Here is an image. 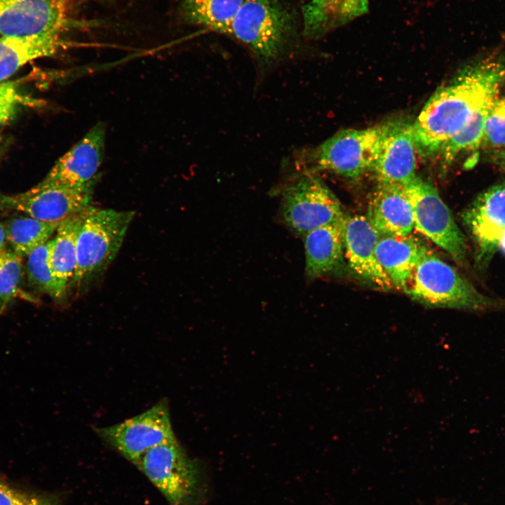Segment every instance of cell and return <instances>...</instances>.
Listing matches in <instances>:
<instances>
[{
	"label": "cell",
	"instance_id": "obj_20",
	"mask_svg": "<svg viewBox=\"0 0 505 505\" xmlns=\"http://www.w3.org/2000/svg\"><path fill=\"white\" fill-rule=\"evenodd\" d=\"M84 211L62 221L51 239L48 262L60 301L71 286L76 266V238Z\"/></svg>",
	"mask_w": 505,
	"mask_h": 505
},
{
	"label": "cell",
	"instance_id": "obj_19",
	"mask_svg": "<svg viewBox=\"0 0 505 505\" xmlns=\"http://www.w3.org/2000/svg\"><path fill=\"white\" fill-rule=\"evenodd\" d=\"M62 34L0 38V83L27 62L52 56L66 46Z\"/></svg>",
	"mask_w": 505,
	"mask_h": 505
},
{
	"label": "cell",
	"instance_id": "obj_3",
	"mask_svg": "<svg viewBox=\"0 0 505 505\" xmlns=\"http://www.w3.org/2000/svg\"><path fill=\"white\" fill-rule=\"evenodd\" d=\"M425 306L484 311L496 303L480 293L451 265L427 247L420 256L403 290Z\"/></svg>",
	"mask_w": 505,
	"mask_h": 505
},
{
	"label": "cell",
	"instance_id": "obj_14",
	"mask_svg": "<svg viewBox=\"0 0 505 505\" xmlns=\"http://www.w3.org/2000/svg\"><path fill=\"white\" fill-rule=\"evenodd\" d=\"M413 123L394 120L385 123L373 172L378 182L408 186L416 177Z\"/></svg>",
	"mask_w": 505,
	"mask_h": 505
},
{
	"label": "cell",
	"instance_id": "obj_26",
	"mask_svg": "<svg viewBox=\"0 0 505 505\" xmlns=\"http://www.w3.org/2000/svg\"><path fill=\"white\" fill-rule=\"evenodd\" d=\"M23 276L22 257L11 250L0 252V315L17 296Z\"/></svg>",
	"mask_w": 505,
	"mask_h": 505
},
{
	"label": "cell",
	"instance_id": "obj_10",
	"mask_svg": "<svg viewBox=\"0 0 505 505\" xmlns=\"http://www.w3.org/2000/svg\"><path fill=\"white\" fill-rule=\"evenodd\" d=\"M91 193L39 182L28 191L17 194H0V211H17L46 222H61L81 213L92 203Z\"/></svg>",
	"mask_w": 505,
	"mask_h": 505
},
{
	"label": "cell",
	"instance_id": "obj_5",
	"mask_svg": "<svg viewBox=\"0 0 505 505\" xmlns=\"http://www.w3.org/2000/svg\"><path fill=\"white\" fill-rule=\"evenodd\" d=\"M135 212L100 209L84 211L76 238V266L71 286H79L105 271L119 251Z\"/></svg>",
	"mask_w": 505,
	"mask_h": 505
},
{
	"label": "cell",
	"instance_id": "obj_2",
	"mask_svg": "<svg viewBox=\"0 0 505 505\" xmlns=\"http://www.w3.org/2000/svg\"><path fill=\"white\" fill-rule=\"evenodd\" d=\"M292 12L278 0H245L229 35L245 44L260 65L271 67L291 49L296 34Z\"/></svg>",
	"mask_w": 505,
	"mask_h": 505
},
{
	"label": "cell",
	"instance_id": "obj_16",
	"mask_svg": "<svg viewBox=\"0 0 505 505\" xmlns=\"http://www.w3.org/2000/svg\"><path fill=\"white\" fill-rule=\"evenodd\" d=\"M366 217L382 235L408 236L414 229L412 207L400 186L378 182Z\"/></svg>",
	"mask_w": 505,
	"mask_h": 505
},
{
	"label": "cell",
	"instance_id": "obj_29",
	"mask_svg": "<svg viewBox=\"0 0 505 505\" xmlns=\"http://www.w3.org/2000/svg\"><path fill=\"white\" fill-rule=\"evenodd\" d=\"M368 11V0H342L335 15L333 28L342 26Z\"/></svg>",
	"mask_w": 505,
	"mask_h": 505
},
{
	"label": "cell",
	"instance_id": "obj_4",
	"mask_svg": "<svg viewBox=\"0 0 505 505\" xmlns=\"http://www.w3.org/2000/svg\"><path fill=\"white\" fill-rule=\"evenodd\" d=\"M170 505H203L209 485L202 466L177 440L154 447L135 464Z\"/></svg>",
	"mask_w": 505,
	"mask_h": 505
},
{
	"label": "cell",
	"instance_id": "obj_15",
	"mask_svg": "<svg viewBox=\"0 0 505 505\" xmlns=\"http://www.w3.org/2000/svg\"><path fill=\"white\" fill-rule=\"evenodd\" d=\"M379 235L366 216L345 215L344 256L349 268L360 278L377 289L388 291L393 287L375 255Z\"/></svg>",
	"mask_w": 505,
	"mask_h": 505
},
{
	"label": "cell",
	"instance_id": "obj_24",
	"mask_svg": "<svg viewBox=\"0 0 505 505\" xmlns=\"http://www.w3.org/2000/svg\"><path fill=\"white\" fill-rule=\"evenodd\" d=\"M51 239L32 250L27 257L26 271L29 283L37 290L60 301L48 262Z\"/></svg>",
	"mask_w": 505,
	"mask_h": 505
},
{
	"label": "cell",
	"instance_id": "obj_17",
	"mask_svg": "<svg viewBox=\"0 0 505 505\" xmlns=\"http://www.w3.org/2000/svg\"><path fill=\"white\" fill-rule=\"evenodd\" d=\"M344 220L315 229L303 236L305 274L309 280L328 275L342 265L344 258Z\"/></svg>",
	"mask_w": 505,
	"mask_h": 505
},
{
	"label": "cell",
	"instance_id": "obj_21",
	"mask_svg": "<svg viewBox=\"0 0 505 505\" xmlns=\"http://www.w3.org/2000/svg\"><path fill=\"white\" fill-rule=\"evenodd\" d=\"M245 0H182L181 11L191 23L229 34L232 22Z\"/></svg>",
	"mask_w": 505,
	"mask_h": 505
},
{
	"label": "cell",
	"instance_id": "obj_27",
	"mask_svg": "<svg viewBox=\"0 0 505 505\" xmlns=\"http://www.w3.org/2000/svg\"><path fill=\"white\" fill-rule=\"evenodd\" d=\"M481 147L505 149V95L491 103L486 117Z\"/></svg>",
	"mask_w": 505,
	"mask_h": 505
},
{
	"label": "cell",
	"instance_id": "obj_34",
	"mask_svg": "<svg viewBox=\"0 0 505 505\" xmlns=\"http://www.w3.org/2000/svg\"><path fill=\"white\" fill-rule=\"evenodd\" d=\"M31 505H39V504H36V503H32V504H31Z\"/></svg>",
	"mask_w": 505,
	"mask_h": 505
},
{
	"label": "cell",
	"instance_id": "obj_9",
	"mask_svg": "<svg viewBox=\"0 0 505 505\" xmlns=\"http://www.w3.org/2000/svg\"><path fill=\"white\" fill-rule=\"evenodd\" d=\"M95 431L135 464L150 449L177 440L166 399L140 415L110 426L95 428Z\"/></svg>",
	"mask_w": 505,
	"mask_h": 505
},
{
	"label": "cell",
	"instance_id": "obj_7",
	"mask_svg": "<svg viewBox=\"0 0 505 505\" xmlns=\"http://www.w3.org/2000/svg\"><path fill=\"white\" fill-rule=\"evenodd\" d=\"M385 123L365 129L338 132L318 147L311 156L315 169L356 180L373 171Z\"/></svg>",
	"mask_w": 505,
	"mask_h": 505
},
{
	"label": "cell",
	"instance_id": "obj_18",
	"mask_svg": "<svg viewBox=\"0 0 505 505\" xmlns=\"http://www.w3.org/2000/svg\"><path fill=\"white\" fill-rule=\"evenodd\" d=\"M426 246L408 236L379 235L375 255L391 283L403 291Z\"/></svg>",
	"mask_w": 505,
	"mask_h": 505
},
{
	"label": "cell",
	"instance_id": "obj_28",
	"mask_svg": "<svg viewBox=\"0 0 505 505\" xmlns=\"http://www.w3.org/2000/svg\"><path fill=\"white\" fill-rule=\"evenodd\" d=\"M39 102L25 95L17 82L0 83V125L10 121L22 106L35 105Z\"/></svg>",
	"mask_w": 505,
	"mask_h": 505
},
{
	"label": "cell",
	"instance_id": "obj_32",
	"mask_svg": "<svg viewBox=\"0 0 505 505\" xmlns=\"http://www.w3.org/2000/svg\"><path fill=\"white\" fill-rule=\"evenodd\" d=\"M7 243L6 232L4 223L0 222V252L6 248Z\"/></svg>",
	"mask_w": 505,
	"mask_h": 505
},
{
	"label": "cell",
	"instance_id": "obj_31",
	"mask_svg": "<svg viewBox=\"0 0 505 505\" xmlns=\"http://www.w3.org/2000/svg\"><path fill=\"white\" fill-rule=\"evenodd\" d=\"M490 157L493 163L505 170V149L494 150Z\"/></svg>",
	"mask_w": 505,
	"mask_h": 505
},
{
	"label": "cell",
	"instance_id": "obj_30",
	"mask_svg": "<svg viewBox=\"0 0 505 505\" xmlns=\"http://www.w3.org/2000/svg\"><path fill=\"white\" fill-rule=\"evenodd\" d=\"M0 505H31L20 493L0 478Z\"/></svg>",
	"mask_w": 505,
	"mask_h": 505
},
{
	"label": "cell",
	"instance_id": "obj_25",
	"mask_svg": "<svg viewBox=\"0 0 505 505\" xmlns=\"http://www.w3.org/2000/svg\"><path fill=\"white\" fill-rule=\"evenodd\" d=\"M342 0H311L302 8L304 34L318 39L333 29V22Z\"/></svg>",
	"mask_w": 505,
	"mask_h": 505
},
{
	"label": "cell",
	"instance_id": "obj_8",
	"mask_svg": "<svg viewBox=\"0 0 505 505\" xmlns=\"http://www.w3.org/2000/svg\"><path fill=\"white\" fill-rule=\"evenodd\" d=\"M404 189L412 207L414 229L464 265L467 259L465 236L435 187L416 176Z\"/></svg>",
	"mask_w": 505,
	"mask_h": 505
},
{
	"label": "cell",
	"instance_id": "obj_12",
	"mask_svg": "<svg viewBox=\"0 0 505 505\" xmlns=\"http://www.w3.org/2000/svg\"><path fill=\"white\" fill-rule=\"evenodd\" d=\"M63 0H0V35L62 34L68 26Z\"/></svg>",
	"mask_w": 505,
	"mask_h": 505
},
{
	"label": "cell",
	"instance_id": "obj_6",
	"mask_svg": "<svg viewBox=\"0 0 505 505\" xmlns=\"http://www.w3.org/2000/svg\"><path fill=\"white\" fill-rule=\"evenodd\" d=\"M281 214L288 228L302 236L345 216L337 197L311 172L302 173L284 187Z\"/></svg>",
	"mask_w": 505,
	"mask_h": 505
},
{
	"label": "cell",
	"instance_id": "obj_11",
	"mask_svg": "<svg viewBox=\"0 0 505 505\" xmlns=\"http://www.w3.org/2000/svg\"><path fill=\"white\" fill-rule=\"evenodd\" d=\"M105 137V125H94L56 161L41 182L74 189L94 188L104 159Z\"/></svg>",
	"mask_w": 505,
	"mask_h": 505
},
{
	"label": "cell",
	"instance_id": "obj_1",
	"mask_svg": "<svg viewBox=\"0 0 505 505\" xmlns=\"http://www.w3.org/2000/svg\"><path fill=\"white\" fill-rule=\"evenodd\" d=\"M505 84V53L466 65L431 96L413 123L416 149L439 154L444 143L490 104Z\"/></svg>",
	"mask_w": 505,
	"mask_h": 505
},
{
	"label": "cell",
	"instance_id": "obj_36",
	"mask_svg": "<svg viewBox=\"0 0 505 505\" xmlns=\"http://www.w3.org/2000/svg\"><path fill=\"white\" fill-rule=\"evenodd\" d=\"M2 252V251H1Z\"/></svg>",
	"mask_w": 505,
	"mask_h": 505
},
{
	"label": "cell",
	"instance_id": "obj_23",
	"mask_svg": "<svg viewBox=\"0 0 505 505\" xmlns=\"http://www.w3.org/2000/svg\"><path fill=\"white\" fill-rule=\"evenodd\" d=\"M491 103L475 114L444 143L438 154L443 170L447 169L460 154L476 152L481 147L485 123Z\"/></svg>",
	"mask_w": 505,
	"mask_h": 505
},
{
	"label": "cell",
	"instance_id": "obj_13",
	"mask_svg": "<svg viewBox=\"0 0 505 505\" xmlns=\"http://www.w3.org/2000/svg\"><path fill=\"white\" fill-rule=\"evenodd\" d=\"M476 248V263L487 266L505 231V182L478 195L462 215Z\"/></svg>",
	"mask_w": 505,
	"mask_h": 505
},
{
	"label": "cell",
	"instance_id": "obj_35",
	"mask_svg": "<svg viewBox=\"0 0 505 505\" xmlns=\"http://www.w3.org/2000/svg\"><path fill=\"white\" fill-rule=\"evenodd\" d=\"M0 142H1V140H0Z\"/></svg>",
	"mask_w": 505,
	"mask_h": 505
},
{
	"label": "cell",
	"instance_id": "obj_22",
	"mask_svg": "<svg viewBox=\"0 0 505 505\" xmlns=\"http://www.w3.org/2000/svg\"><path fill=\"white\" fill-rule=\"evenodd\" d=\"M60 222H46L29 216L10 218L4 222L7 243L21 257L48 242Z\"/></svg>",
	"mask_w": 505,
	"mask_h": 505
},
{
	"label": "cell",
	"instance_id": "obj_33",
	"mask_svg": "<svg viewBox=\"0 0 505 505\" xmlns=\"http://www.w3.org/2000/svg\"><path fill=\"white\" fill-rule=\"evenodd\" d=\"M499 248H500L503 251V252L505 253V231H504V233L500 238V241L499 243Z\"/></svg>",
	"mask_w": 505,
	"mask_h": 505
}]
</instances>
